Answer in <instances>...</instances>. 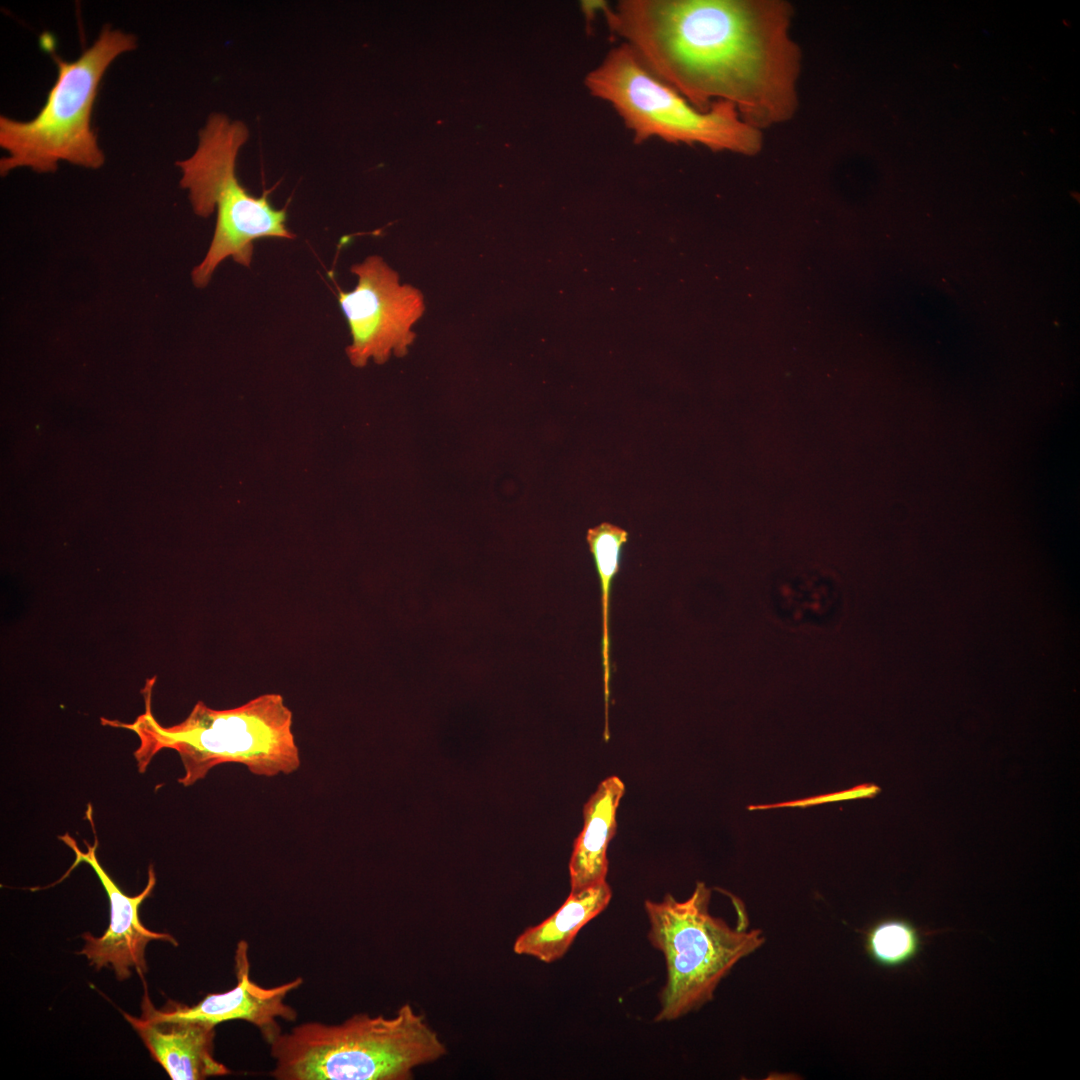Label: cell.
Returning <instances> with one entry per match:
<instances>
[{"label": "cell", "mask_w": 1080, "mask_h": 1080, "mask_svg": "<svg viewBox=\"0 0 1080 1080\" xmlns=\"http://www.w3.org/2000/svg\"><path fill=\"white\" fill-rule=\"evenodd\" d=\"M656 76L692 105L731 103L762 130L797 107L801 53L780 0H621L604 13Z\"/></svg>", "instance_id": "cell-1"}, {"label": "cell", "mask_w": 1080, "mask_h": 1080, "mask_svg": "<svg viewBox=\"0 0 1080 1080\" xmlns=\"http://www.w3.org/2000/svg\"><path fill=\"white\" fill-rule=\"evenodd\" d=\"M148 680L143 689L145 711L133 722L101 719L106 726L134 732L139 745L133 752L139 773H144L161 750L178 753L184 775L178 782L184 787L204 779L214 767L225 763L244 765L250 773L274 777L289 775L301 765L300 751L293 732V713L282 695L266 693L246 703L213 709L198 701L189 715L172 726L161 725L151 711Z\"/></svg>", "instance_id": "cell-2"}, {"label": "cell", "mask_w": 1080, "mask_h": 1080, "mask_svg": "<svg viewBox=\"0 0 1080 1080\" xmlns=\"http://www.w3.org/2000/svg\"><path fill=\"white\" fill-rule=\"evenodd\" d=\"M269 1045L278 1080H410L415 1068L447 1054L409 1003L392 1017L359 1013L338 1025L305 1022Z\"/></svg>", "instance_id": "cell-3"}, {"label": "cell", "mask_w": 1080, "mask_h": 1080, "mask_svg": "<svg viewBox=\"0 0 1080 1080\" xmlns=\"http://www.w3.org/2000/svg\"><path fill=\"white\" fill-rule=\"evenodd\" d=\"M137 47V38L104 26L81 55L66 61L52 48L57 77L39 112L28 121L0 117V174L17 168L54 173L61 161L87 169L105 162L91 119L98 89L108 67L121 54Z\"/></svg>", "instance_id": "cell-4"}, {"label": "cell", "mask_w": 1080, "mask_h": 1080, "mask_svg": "<svg viewBox=\"0 0 1080 1080\" xmlns=\"http://www.w3.org/2000/svg\"><path fill=\"white\" fill-rule=\"evenodd\" d=\"M249 137L247 126L221 113L209 116L199 132L195 152L178 161L180 186L188 192L193 212L202 218L216 213V225L203 260L191 272L193 285L206 287L228 257L249 267L254 242L293 239L286 209H276L267 195L256 197L240 183L236 161Z\"/></svg>", "instance_id": "cell-5"}, {"label": "cell", "mask_w": 1080, "mask_h": 1080, "mask_svg": "<svg viewBox=\"0 0 1080 1080\" xmlns=\"http://www.w3.org/2000/svg\"><path fill=\"white\" fill-rule=\"evenodd\" d=\"M584 85L593 97L611 105L637 143L656 138L745 156L762 148L761 130L746 122L731 103L697 108L652 73L625 43L609 50L586 74Z\"/></svg>", "instance_id": "cell-6"}, {"label": "cell", "mask_w": 1080, "mask_h": 1080, "mask_svg": "<svg viewBox=\"0 0 1080 1080\" xmlns=\"http://www.w3.org/2000/svg\"><path fill=\"white\" fill-rule=\"evenodd\" d=\"M710 898L711 889L697 882L684 901L670 894L645 901L648 938L667 968L657 1022L676 1020L711 1001L721 980L766 941L761 929L732 928L711 915Z\"/></svg>", "instance_id": "cell-7"}, {"label": "cell", "mask_w": 1080, "mask_h": 1080, "mask_svg": "<svg viewBox=\"0 0 1080 1080\" xmlns=\"http://www.w3.org/2000/svg\"><path fill=\"white\" fill-rule=\"evenodd\" d=\"M350 271L357 285L351 291L338 289V302L352 338L346 349L351 364L363 367L370 359L383 364L391 354L404 356L415 339L411 328L425 311L423 294L401 284L398 273L377 255Z\"/></svg>", "instance_id": "cell-8"}, {"label": "cell", "mask_w": 1080, "mask_h": 1080, "mask_svg": "<svg viewBox=\"0 0 1080 1080\" xmlns=\"http://www.w3.org/2000/svg\"><path fill=\"white\" fill-rule=\"evenodd\" d=\"M86 817L94 829V843L90 844L84 841L87 849L82 851L69 833L58 837L74 852L75 860L56 883L67 878L79 864H88L94 870L109 899L110 922L105 933L100 937L85 932L82 935L85 944L78 954L86 956L89 964L97 970L102 967H112L119 981L128 979L133 968L144 982V975L148 971L145 960V948L148 943L151 941H164L175 946L178 945L172 935L149 930L139 918L141 904L151 895L156 885L157 878L154 868L150 865L147 884L139 894L136 896L126 895L104 870L97 858L96 851L99 842L94 828L91 804H88Z\"/></svg>", "instance_id": "cell-9"}, {"label": "cell", "mask_w": 1080, "mask_h": 1080, "mask_svg": "<svg viewBox=\"0 0 1080 1080\" xmlns=\"http://www.w3.org/2000/svg\"><path fill=\"white\" fill-rule=\"evenodd\" d=\"M248 944L242 940L235 952L237 984L231 990L206 995L200 1002L187 1006L169 1000L161 1011L171 1017L218 1023L243 1020L255 1025L264 1040L271 1044L281 1034L278 1018L293 1021L297 1012L285 1003L286 996L303 984L297 977L287 983L265 988L249 977Z\"/></svg>", "instance_id": "cell-10"}, {"label": "cell", "mask_w": 1080, "mask_h": 1080, "mask_svg": "<svg viewBox=\"0 0 1080 1080\" xmlns=\"http://www.w3.org/2000/svg\"><path fill=\"white\" fill-rule=\"evenodd\" d=\"M141 1016H123L138 1033L152 1058L172 1080H202L230 1070L214 1058L215 1024L171 1017L155 1008L144 982Z\"/></svg>", "instance_id": "cell-11"}, {"label": "cell", "mask_w": 1080, "mask_h": 1080, "mask_svg": "<svg viewBox=\"0 0 1080 1080\" xmlns=\"http://www.w3.org/2000/svg\"><path fill=\"white\" fill-rule=\"evenodd\" d=\"M625 785L617 776L604 779L583 808V828L569 862L571 891L606 881L607 849L617 829V809Z\"/></svg>", "instance_id": "cell-12"}, {"label": "cell", "mask_w": 1080, "mask_h": 1080, "mask_svg": "<svg viewBox=\"0 0 1080 1080\" xmlns=\"http://www.w3.org/2000/svg\"><path fill=\"white\" fill-rule=\"evenodd\" d=\"M607 881L570 891L564 903L543 922L526 928L514 941L513 951L544 963L561 959L579 931L609 904Z\"/></svg>", "instance_id": "cell-13"}, {"label": "cell", "mask_w": 1080, "mask_h": 1080, "mask_svg": "<svg viewBox=\"0 0 1080 1080\" xmlns=\"http://www.w3.org/2000/svg\"><path fill=\"white\" fill-rule=\"evenodd\" d=\"M628 532L614 524L603 522L590 528L586 534L593 556L601 588L602 640L601 655L605 695V729L608 727V703L610 681L609 603L613 578L620 567L622 548L628 541Z\"/></svg>", "instance_id": "cell-14"}, {"label": "cell", "mask_w": 1080, "mask_h": 1080, "mask_svg": "<svg viewBox=\"0 0 1080 1080\" xmlns=\"http://www.w3.org/2000/svg\"><path fill=\"white\" fill-rule=\"evenodd\" d=\"M924 936L911 921L887 918L870 926L865 932L867 955L884 968H898L918 957L924 946Z\"/></svg>", "instance_id": "cell-15"}, {"label": "cell", "mask_w": 1080, "mask_h": 1080, "mask_svg": "<svg viewBox=\"0 0 1080 1080\" xmlns=\"http://www.w3.org/2000/svg\"><path fill=\"white\" fill-rule=\"evenodd\" d=\"M880 791V788L873 784H862L855 786L851 789L842 790L838 792H832L828 794L817 795L813 797H807L804 799L779 802L774 804L763 805H750L748 810H768L783 807H810L830 802H839L851 799H858L864 797H873Z\"/></svg>", "instance_id": "cell-16"}, {"label": "cell", "mask_w": 1080, "mask_h": 1080, "mask_svg": "<svg viewBox=\"0 0 1080 1080\" xmlns=\"http://www.w3.org/2000/svg\"><path fill=\"white\" fill-rule=\"evenodd\" d=\"M581 10L588 26L599 12H605L609 4L603 0H585L581 2Z\"/></svg>", "instance_id": "cell-17"}]
</instances>
